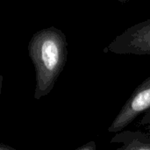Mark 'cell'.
<instances>
[{
  "mask_svg": "<svg viewBox=\"0 0 150 150\" xmlns=\"http://www.w3.org/2000/svg\"><path fill=\"white\" fill-rule=\"evenodd\" d=\"M27 50L35 70L33 98L40 100L52 91L64 69L68 58L67 37L55 26L44 28L32 36Z\"/></svg>",
  "mask_w": 150,
  "mask_h": 150,
  "instance_id": "cell-1",
  "label": "cell"
},
{
  "mask_svg": "<svg viewBox=\"0 0 150 150\" xmlns=\"http://www.w3.org/2000/svg\"><path fill=\"white\" fill-rule=\"evenodd\" d=\"M103 51L119 55H150V18L126 29Z\"/></svg>",
  "mask_w": 150,
  "mask_h": 150,
  "instance_id": "cell-2",
  "label": "cell"
},
{
  "mask_svg": "<svg viewBox=\"0 0 150 150\" xmlns=\"http://www.w3.org/2000/svg\"><path fill=\"white\" fill-rule=\"evenodd\" d=\"M150 109V76L143 80L133 91L121 107L107 131L110 134L124 130L135 119Z\"/></svg>",
  "mask_w": 150,
  "mask_h": 150,
  "instance_id": "cell-3",
  "label": "cell"
},
{
  "mask_svg": "<svg viewBox=\"0 0 150 150\" xmlns=\"http://www.w3.org/2000/svg\"><path fill=\"white\" fill-rule=\"evenodd\" d=\"M111 143L122 144L119 150H150V137L143 131L122 130L116 133Z\"/></svg>",
  "mask_w": 150,
  "mask_h": 150,
  "instance_id": "cell-4",
  "label": "cell"
},
{
  "mask_svg": "<svg viewBox=\"0 0 150 150\" xmlns=\"http://www.w3.org/2000/svg\"><path fill=\"white\" fill-rule=\"evenodd\" d=\"M142 117L138 123V127L142 128L150 137V109L142 113Z\"/></svg>",
  "mask_w": 150,
  "mask_h": 150,
  "instance_id": "cell-5",
  "label": "cell"
},
{
  "mask_svg": "<svg viewBox=\"0 0 150 150\" xmlns=\"http://www.w3.org/2000/svg\"><path fill=\"white\" fill-rule=\"evenodd\" d=\"M97 149V146L95 142H90L87 144H84L83 146H81L79 148H77L76 150H96Z\"/></svg>",
  "mask_w": 150,
  "mask_h": 150,
  "instance_id": "cell-6",
  "label": "cell"
},
{
  "mask_svg": "<svg viewBox=\"0 0 150 150\" xmlns=\"http://www.w3.org/2000/svg\"><path fill=\"white\" fill-rule=\"evenodd\" d=\"M0 150H15V149H13L8 145H4L3 143H0Z\"/></svg>",
  "mask_w": 150,
  "mask_h": 150,
  "instance_id": "cell-7",
  "label": "cell"
},
{
  "mask_svg": "<svg viewBox=\"0 0 150 150\" xmlns=\"http://www.w3.org/2000/svg\"><path fill=\"white\" fill-rule=\"evenodd\" d=\"M2 86H3V76L0 75V95L2 92Z\"/></svg>",
  "mask_w": 150,
  "mask_h": 150,
  "instance_id": "cell-8",
  "label": "cell"
},
{
  "mask_svg": "<svg viewBox=\"0 0 150 150\" xmlns=\"http://www.w3.org/2000/svg\"><path fill=\"white\" fill-rule=\"evenodd\" d=\"M116 1H118V2H120V3H122V4H126V3L129 2L130 0H116Z\"/></svg>",
  "mask_w": 150,
  "mask_h": 150,
  "instance_id": "cell-9",
  "label": "cell"
}]
</instances>
